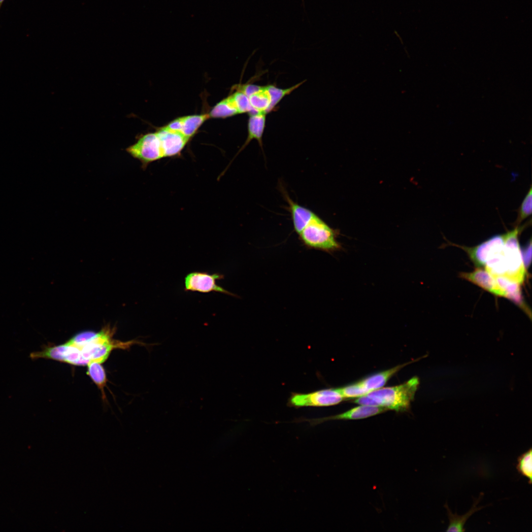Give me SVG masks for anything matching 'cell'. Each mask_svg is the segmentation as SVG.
<instances>
[{
    "label": "cell",
    "instance_id": "cell-1",
    "mask_svg": "<svg viewBox=\"0 0 532 532\" xmlns=\"http://www.w3.org/2000/svg\"><path fill=\"white\" fill-rule=\"evenodd\" d=\"M419 379L414 376L400 385L382 387L357 398L358 404L382 407L396 412L408 410L419 385Z\"/></svg>",
    "mask_w": 532,
    "mask_h": 532
},
{
    "label": "cell",
    "instance_id": "cell-2",
    "mask_svg": "<svg viewBox=\"0 0 532 532\" xmlns=\"http://www.w3.org/2000/svg\"><path fill=\"white\" fill-rule=\"evenodd\" d=\"M307 248L330 252L339 248L335 231L315 212L298 234Z\"/></svg>",
    "mask_w": 532,
    "mask_h": 532
},
{
    "label": "cell",
    "instance_id": "cell-3",
    "mask_svg": "<svg viewBox=\"0 0 532 532\" xmlns=\"http://www.w3.org/2000/svg\"><path fill=\"white\" fill-rule=\"evenodd\" d=\"M531 219L525 224L517 226L510 231L505 233V241L503 248V257L506 267L505 276L508 279L521 284L523 282L526 274L522 253L519 243L518 236L529 225Z\"/></svg>",
    "mask_w": 532,
    "mask_h": 532
},
{
    "label": "cell",
    "instance_id": "cell-4",
    "mask_svg": "<svg viewBox=\"0 0 532 532\" xmlns=\"http://www.w3.org/2000/svg\"><path fill=\"white\" fill-rule=\"evenodd\" d=\"M133 158L138 160L145 169L151 163L163 158L158 136L155 133L141 135L135 143L126 149Z\"/></svg>",
    "mask_w": 532,
    "mask_h": 532
},
{
    "label": "cell",
    "instance_id": "cell-5",
    "mask_svg": "<svg viewBox=\"0 0 532 532\" xmlns=\"http://www.w3.org/2000/svg\"><path fill=\"white\" fill-rule=\"evenodd\" d=\"M224 278V275L219 273L210 274L205 271L192 272L185 277L184 290L202 293L217 292L236 297L235 295L217 284V281Z\"/></svg>",
    "mask_w": 532,
    "mask_h": 532
},
{
    "label": "cell",
    "instance_id": "cell-6",
    "mask_svg": "<svg viewBox=\"0 0 532 532\" xmlns=\"http://www.w3.org/2000/svg\"><path fill=\"white\" fill-rule=\"evenodd\" d=\"M344 399L338 389H326L307 394H295L290 399L291 405L301 406H328L337 404Z\"/></svg>",
    "mask_w": 532,
    "mask_h": 532
},
{
    "label": "cell",
    "instance_id": "cell-7",
    "mask_svg": "<svg viewBox=\"0 0 532 532\" xmlns=\"http://www.w3.org/2000/svg\"><path fill=\"white\" fill-rule=\"evenodd\" d=\"M156 132L160 140L163 158L180 155L190 139L181 133L170 130L165 126Z\"/></svg>",
    "mask_w": 532,
    "mask_h": 532
},
{
    "label": "cell",
    "instance_id": "cell-8",
    "mask_svg": "<svg viewBox=\"0 0 532 532\" xmlns=\"http://www.w3.org/2000/svg\"><path fill=\"white\" fill-rule=\"evenodd\" d=\"M342 413L329 417L308 419L311 425H316L328 420H359L367 418L383 413L387 409L384 407L360 404Z\"/></svg>",
    "mask_w": 532,
    "mask_h": 532
},
{
    "label": "cell",
    "instance_id": "cell-9",
    "mask_svg": "<svg viewBox=\"0 0 532 532\" xmlns=\"http://www.w3.org/2000/svg\"><path fill=\"white\" fill-rule=\"evenodd\" d=\"M460 276L495 295L505 297L495 278L486 269L477 268L471 272L461 273Z\"/></svg>",
    "mask_w": 532,
    "mask_h": 532
},
{
    "label": "cell",
    "instance_id": "cell-10",
    "mask_svg": "<svg viewBox=\"0 0 532 532\" xmlns=\"http://www.w3.org/2000/svg\"><path fill=\"white\" fill-rule=\"evenodd\" d=\"M266 113L256 112L250 113L248 120L247 138L232 161L254 139L256 140L262 150L263 149V136L266 126Z\"/></svg>",
    "mask_w": 532,
    "mask_h": 532
},
{
    "label": "cell",
    "instance_id": "cell-11",
    "mask_svg": "<svg viewBox=\"0 0 532 532\" xmlns=\"http://www.w3.org/2000/svg\"><path fill=\"white\" fill-rule=\"evenodd\" d=\"M410 363L408 362L401 364L384 371L375 373L358 381V382L368 394L371 391L383 387L395 374Z\"/></svg>",
    "mask_w": 532,
    "mask_h": 532
},
{
    "label": "cell",
    "instance_id": "cell-12",
    "mask_svg": "<svg viewBox=\"0 0 532 532\" xmlns=\"http://www.w3.org/2000/svg\"><path fill=\"white\" fill-rule=\"evenodd\" d=\"M482 493L480 494V496L475 500H473V504L469 510L466 512L465 514L463 515H459L456 513L453 514L447 503L444 505V507L447 510V515L449 519V524L447 532H465L466 531L464 528V525L466 521L475 512L481 509L482 508L485 506L477 507V505L480 500L481 498L482 497Z\"/></svg>",
    "mask_w": 532,
    "mask_h": 532
},
{
    "label": "cell",
    "instance_id": "cell-13",
    "mask_svg": "<svg viewBox=\"0 0 532 532\" xmlns=\"http://www.w3.org/2000/svg\"><path fill=\"white\" fill-rule=\"evenodd\" d=\"M209 118V114L192 115L177 118L179 125V132L190 139L200 126Z\"/></svg>",
    "mask_w": 532,
    "mask_h": 532
},
{
    "label": "cell",
    "instance_id": "cell-14",
    "mask_svg": "<svg viewBox=\"0 0 532 532\" xmlns=\"http://www.w3.org/2000/svg\"><path fill=\"white\" fill-rule=\"evenodd\" d=\"M250 103L255 112H269L271 98L266 86L248 97Z\"/></svg>",
    "mask_w": 532,
    "mask_h": 532
},
{
    "label": "cell",
    "instance_id": "cell-15",
    "mask_svg": "<svg viewBox=\"0 0 532 532\" xmlns=\"http://www.w3.org/2000/svg\"><path fill=\"white\" fill-rule=\"evenodd\" d=\"M239 114L231 95L218 102L211 110L210 117L226 118Z\"/></svg>",
    "mask_w": 532,
    "mask_h": 532
},
{
    "label": "cell",
    "instance_id": "cell-16",
    "mask_svg": "<svg viewBox=\"0 0 532 532\" xmlns=\"http://www.w3.org/2000/svg\"><path fill=\"white\" fill-rule=\"evenodd\" d=\"M87 366L88 367L87 374L102 391L103 395H104L103 390L106 384V376L105 370L101 366V363L91 362Z\"/></svg>",
    "mask_w": 532,
    "mask_h": 532
},
{
    "label": "cell",
    "instance_id": "cell-17",
    "mask_svg": "<svg viewBox=\"0 0 532 532\" xmlns=\"http://www.w3.org/2000/svg\"><path fill=\"white\" fill-rule=\"evenodd\" d=\"M518 472L528 479V483H532V448L523 453L517 458L516 466Z\"/></svg>",
    "mask_w": 532,
    "mask_h": 532
},
{
    "label": "cell",
    "instance_id": "cell-18",
    "mask_svg": "<svg viewBox=\"0 0 532 532\" xmlns=\"http://www.w3.org/2000/svg\"><path fill=\"white\" fill-rule=\"evenodd\" d=\"M304 82V81L286 89L279 88L273 85H267L266 87L271 98V104L269 112L271 111L282 99L299 88Z\"/></svg>",
    "mask_w": 532,
    "mask_h": 532
},
{
    "label": "cell",
    "instance_id": "cell-19",
    "mask_svg": "<svg viewBox=\"0 0 532 532\" xmlns=\"http://www.w3.org/2000/svg\"><path fill=\"white\" fill-rule=\"evenodd\" d=\"M532 187L525 197L521 205L517 209V216L514 223L515 226H519L522 222L532 214Z\"/></svg>",
    "mask_w": 532,
    "mask_h": 532
},
{
    "label": "cell",
    "instance_id": "cell-20",
    "mask_svg": "<svg viewBox=\"0 0 532 532\" xmlns=\"http://www.w3.org/2000/svg\"><path fill=\"white\" fill-rule=\"evenodd\" d=\"M231 96L235 103L239 114L246 112H249V114L256 113L251 106L249 98L243 92L235 90V92Z\"/></svg>",
    "mask_w": 532,
    "mask_h": 532
},
{
    "label": "cell",
    "instance_id": "cell-21",
    "mask_svg": "<svg viewBox=\"0 0 532 532\" xmlns=\"http://www.w3.org/2000/svg\"><path fill=\"white\" fill-rule=\"evenodd\" d=\"M344 398H357L367 394L358 382L338 388Z\"/></svg>",
    "mask_w": 532,
    "mask_h": 532
},
{
    "label": "cell",
    "instance_id": "cell-22",
    "mask_svg": "<svg viewBox=\"0 0 532 532\" xmlns=\"http://www.w3.org/2000/svg\"><path fill=\"white\" fill-rule=\"evenodd\" d=\"M262 87V86L253 84H245L236 85L233 88L235 90L243 92L248 97L251 95L260 90Z\"/></svg>",
    "mask_w": 532,
    "mask_h": 532
},
{
    "label": "cell",
    "instance_id": "cell-23",
    "mask_svg": "<svg viewBox=\"0 0 532 532\" xmlns=\"http://www.w3.org/2000/svg\"><path fill=\"white\" fill-rule=\"evenodd\" d=\"M532 243L531 240L530 241L529 243L525 247V249L523 251V255H522L523 263L525 267H528L531 262V255H532Z\"/></svg>",
    "mask_w": 532,
    "mask_h": 532
},
{
    "label": "cell",
    "instance_id": "cell-24",
    "mask_svg": "<svg viewBox=\"0 0 532 532\" xmlns=\"http://www.w3.org/2000/svg\"><path fill=\"white\" fill-rule=\"evenodd\" d=\"M4 0H0V8Z\"/></svg>",
    "mask_w": 532,
    "mask_h": 532
}]
</instances>
